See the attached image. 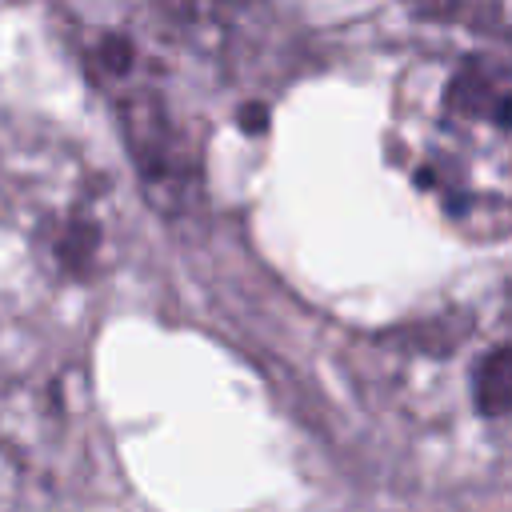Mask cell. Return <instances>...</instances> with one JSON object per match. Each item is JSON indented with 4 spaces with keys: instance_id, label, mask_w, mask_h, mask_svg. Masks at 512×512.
<instances>
[{
    "instance_id": "cell-1",
    "label": "cell",
    "mask_w": 512,
    "mask_h": 512,
    "mask_svg": "<svg viewBox=\"0 0 512 512\" xmlns=\"http://www.w3.org/2000/svg\"><path fill=\"white\" fill-rule=\"evenodd\" d=\"M392 148L408 184L452 232L476 244L504 240L512 208V68L504 44L416 56L396 84Z\"/></svg>"
},
{
    "instance_id": "cell-2",
    "label": "cell",
    "mask_w": 512,
    "mask_h": 512,
    "mask_svg": "<svg viewBox=\"0 0 512 512\" xmlns=\"http://www.w3.org/2000/svg\"><path fill=\"white\" fill-rule=\"evenodd\" d=\"M0 172L8 204L48 276L88 284L112 268L120 252L116 192L68 140H4Z\"/></svg>"
},
{
    "instance_id": "cell-3",
    "label": "cell",
    "mask_w": 512,
    "mask_h": 512,
    "mask_svg": "<svg viewBox=\"0 0 512 512\" xmlns=\"http://www.w3.org/2000/svg\"><path fill=\"white\" fill-rule=\"evenodd\" d=\"M76 44L84 72L112 104L140 192L156 212H188L204 188V148L160 64L116 24H88Z\"/></svg>"
},
{
    "instance_id": "cell-4",
    "label": "cell",
    "mask_w": 512,
    "mask_h": 512,
    "mask_svg": "<svg viewBox=\"0 0 512 512\" xmlns=\"http://www.w3.org/2000/svg\"><path fill=\"white\" fill-rule=\"evenodd\" d=\"M72 448V408L64 388L16 384L0 392V500L56 492Z\"/></svg>"
},
{
    "instance_id": "cell-5",
    "label": "cell",
    "mask_w": 512,
    "mask_h": 512,
    "mask_svg": "<svg viewBox=\"0 0 512 512\" xmlns=\"http://www.w3.org/2000/svg\"><path fill=\"white\" fill-rule=\"evenodd\" d=\"M464 392H468V404L480 416V424H492V428L504 424L508 400H512V364H508V336H504V328L484 336L480 348L472 352L468 372H464Z\"/></svg>"
},
{
    "instance_id": "cell-6",
    "label": "cell",
    "mask_w": 512,
    "mask_h": 512,
    "mask_svg": "<svg viewBox=\"0 0 512 512\" xmlns=\"http://www.w3.org/2000/svg\"><path fill=\"white\" fill-rule=\"evenodd\" d=\"M256 0H156L168 24L192 40H224V32L252 8Z\"/></svg>"
}]
</instances>
